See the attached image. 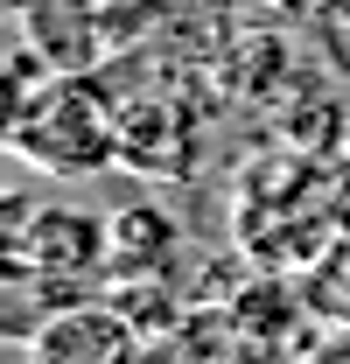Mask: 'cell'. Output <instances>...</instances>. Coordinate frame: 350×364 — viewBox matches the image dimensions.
I'll return each instance as SVG.
<instances>
[{"instance_id":"obj_1","label":"cell","mask_w":350,"mask_h":364,"mask_svg":"<svg viewBox=\"0 0 350 364\" xmlns=\"http://www.w3.org/2000/svg\"><path fill=\"white\" fill-rule=\"evenodd\" d=\"M14 154L49 176H91L120 161V112L85 77H49L43 91H21L14 105Z\"/></svg>"},{"instance_id":"obj_2","label":"cell","mask_w":350,"mask_h":364,"mask_svg":"<svg viewBox=\"0 0 350 364\" xmlns=\"http://www.w3.org/2000/svg\"><path fill=\"white\" fill-rule=\"evenodd\" d=\"M112 259V225L105 218H91V210H78V203H49V210H36L28 225L14 231V273L28 280H85V273H98Z\"/></svg>"},{"instance_id":"obj_3","label":"cell","mask_w":350,"mask_h":364,"mask_svg":"<svg viewBox=\"0 0 350 364\" xmlns=\"http://www.w3.org/2000/svg\"><path fill=\"white\" fill-rule=\"evenodd\" d=\"M28 364H133V322L98 301L49 309L28 336Z\"/></svg>"},{"instance_id":"obj_4","label":"cell","mask_w":350,"mask_h":364,"mask_svg":"<svg viewBox=\"0 0 350 364\" xmlns=\"http://www.w3.org/2000/svg\"><path fill=\"white\" fill-rule=\"evenodd\" d=\"M169 245H175V225L161 210H147V203H133V210L112 218V267L127 273V280H147V273L169 259Z\"/></svg>"},{"instance_id":"obj_5","label":"cell","mask_w":350,"mask_h":364,"mask_svg":"<svg viewBox=\"0 0 350 364\" xmlns=\"http://www.w3.org/2000/svg\"><path fill=\"white\" fill-rule=\"evenodd\" d=\"M308 364H350V329H344V336H329V343H322Z\"/></svg>"}]
</instances>
